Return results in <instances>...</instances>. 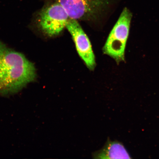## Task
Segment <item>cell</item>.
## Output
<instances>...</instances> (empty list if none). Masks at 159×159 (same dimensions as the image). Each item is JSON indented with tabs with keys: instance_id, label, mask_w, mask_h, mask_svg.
Wrapping results in <instances>:
<instances>
[{
	"instance_id": "3957f363",
	"label": "cell",
	"mask_w": 159,
	"mask_h": 159,
	"mask_svg": "<svg viewBox=\"0 0 159 159\" xmlns=\"http://www.w3.org/2000/svg\"><path fill=\"white\" fill-rule=\"evenodd\" d=\"M37 24L40 30L50 37L56 36L66 26L70 19L64 8L54 0L47 2L37 15Z\"/></svg>"
},
{
	"instance_id": "5b68a950",
	"label": "cell",
	"mask_w": 159,
	"mask_h": 159,
	"mask_svg": "<svg viewBox=\"0 0 159 159\" xmlns=\"http://www.w3.org/2000/svg\"><path fill=\"white\" fill-rule=\"evenodd\" d=\"M74 40L77 52L91 70L95 66V56L88 37L77 20L70 18L66 26Z\"/></svg>"
},
{
	"instance_id": "8992f818",
	"label": "cell",
	"mask_w": 159,
	"mask_h": 159,
	"mask_svg": "<svg viewBox=\"0 0 159 159\" xmlns=\"http://www.w3.org/2000/svg\"><path fill=\"white\" fill-rule=\"evenodd\" d=\"M94 159H130V155L122 143L108 139L101 150L93 153Z\"/></svg>"
},
{
	"instance_id": "6da1fadb",
	"label": "cell",
	"mask_w": 159,
	"mask_h": 159,
	"mask_svg": "<svg viewBox=\"0 0 159 159\" xmlns=\"http://www.w3.org/2000/svg\"><path fill=\"white\" fill-rule=\"evenodd\" d=\"M36 76L32 62L0 41V95L17 92Z\"/></svg>"
},
{
	"instance_id": "277c9868",
	"label": "cell",
	"mask_w": 159,
	"mask_h": 159,
	"mask_svg": "<svg viewBox=\"0 0 159 159\" xmlns=\"http://www.w3.org/2000/svg\"><path fill=\"white\" fill-rule=\"evenodd\" d=\"M64 8L70 19L90 21L106 12L113 0H54Z\"/></svg>"
},
{
	"instance_id": "7a4b0ae2",
	"label": "cell",
	"mask_w": 159,
	"mask_h": 159,
	"mask_svg": "<svg viewBox=\"0 0 159 159\" xmlns=\"http://www.w3.org/2000/svg\"><path fill=\"white\" fill-rule=\"evenodd\" d=\"M132 17L130 10L125 8L103 48L104 53L114 59L117 64L125 61V48Z\"/></svg>"
}]
</instances>
